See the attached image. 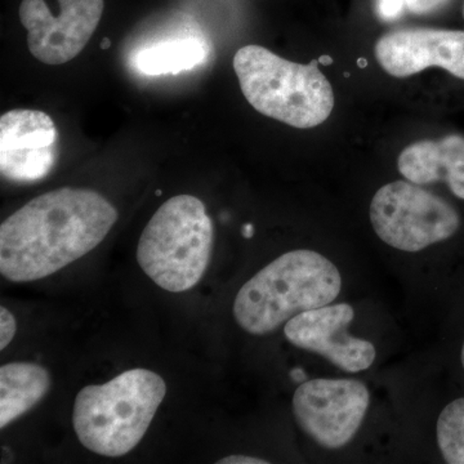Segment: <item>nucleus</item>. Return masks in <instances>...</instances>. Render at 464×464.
<instances>
[{"label":"nucleus","instance_id":"423d86ee","mask_svg":"<svg viewBox=\"0 0 464 464\" xmlns=\"http://www.w3.org/2000/svg\"><path fill=\"white\" fill-rule=\"evenodd\" d=\"M369 213L380 239L409 253L450 239L460 226L459 215L448 201L413 182L384 185L375 192Z\"/></svg>","mask_w":464,"mask_h":464},{"label":"nucleus","instance_id":"2eb2a0df","mask_svg":"<svg viewBox=\"0 0 464 464\" xmlns=\"http://www.w3.org/2000/svg\"><path fill=\"white\" fill-rule=\"evenodd\" d=\"M438 445L449 464H464V398L445 406L436 427Z\"/></svg>","mask_w":464,"mask_h":464},{"label":"nucleus","instance_id":"f8f14e48","mask_svg":"<svg viewBox=\"0 0 464 464\" xmlns=\"http://www.w3.org/2000/svg\"><path fill=\"white\" fill-rule=\"evenodd\" d=\"M399 172L415 185L447 182L451 192L464 200V137L450 134L439 141L423 140L402 150Z\"/></svg>","mask_w":464,"mask_h":464},{"label":"nucleus","instance_id":"20e7f679","mask_svg":"<svg viewBox=\"0 0 464 464\" xmlns=\"http://www.w3.org/2000/svg\"><path fill=\"white\" fill-rule=\"evenodd\" d=\"M232 65L244 97L267 118L308 130L323 124L334 109V92L316 60L295 63L249 44L235 53Z\"/></svg>","mask_w":464,"mask_h":464},{"label":"nucleus","instance_id":"b1692460","mask_svg":"<svg viewBox=\"0 0 464 464\" xmlns=\"http://www.w3.org/2000/svg\"><path fill=\"white\" fill-rule=\"evenodd\" d=\"M463 17H464V5H463Z\"/></svg>","mask_w":464,"mask_h":464},{"label":"nucleus","instance_id":"4468645a","mask_svg":"<svg viewBox=\"0 0 464 464\" xmlns=\"http://www.w3.org/2000/svg\"><path fill=\"white\" fill-rule=\"evenodd\" d=\"M208 52L199 35H176L145 45L134 54L133 63L142 75H179L201 65Z\"/></svg>","mask_w":464,"mask_h":464},{"label":"nucleus","instance_id":"4be33fe9","mask_svg":"<svg viewBox=\"0 0 464 464\" xmlns=\"http://www.w3.org/2000/svg\"><path fill=\"white\" fill-rule=\"evenodd\" d=\"M111 47V41L109 38H103L101 42V50H109Z\"/></svg>","mask_w":464,"mask_h":464},{"label":"nucleus","instance_id":"412c9836","mask_svg":"<svg viewBox=\"0 0 464 464\" xmlns=\"http://www.w3.org/2000/svg\"><path fill=\"white\" fill-rule=\"evenodd\" d=\"M241 234H243L246 239H250V237H253V235H255V226L252 224L244 225L243 228H241Z\"/></svg>","mask_w":464,"mask_h":464},{"label":"nucleus","instance_id":"6e6552de","mask_svg":"<svg viewBox=\"0 0 464 464\" xmlns=\"http://www.w3.org/2000/svg\"><path fill=\"white\" fill-rule=\"evenodd\" d=\"M57 16L44 0H23L18 16L27 32V47L45 65L74 60L91 41L102 17L103 0H57Z\"/></svg>","mask_w":464,"mask_h":464},{"label":"nucleus","instance_id":"f257e3e1","mask_svg":"<svg viewBox=\"0 0 464 464\" xmlns=\"http://www.w3.org/2000/svg\"><path fill=\"white\" fill-rule=\"evenodd\" d=\"M116 221L118 210L99 192H45L2 222L0 274L14 283L51 276L99 246Z\"/></svg>","mask_w":464,"mask_h":464},{"label":"nucleus","instance_id":"6ab92c4d","mask_svg":"<svg viewBox=\"0 0 464 464\" xmlns=\"http://www.w3.org/2000/svg\"><path fill=\"white\" fill-rule=\"evenodd\" d=\"M268 460L261 459V458L248 456H230L222 458L217 464H267Z\"/></svg>","mask_w":464,"mask_h":464},{"label":"nucleus","instance_id":"5701e85b","mask_svg":"<svg viewBox=\"0 0 464 464\" xmlns=\"http://www.w3.org/2000/svg\"><path fill=\"white\" fill-rule=\"evenodd\" d=\"M462 364H463V368H464V343H463V348H462Z\"/></svg>","mask_w":464,"mask_h":464},{"label":"nucleus","instance_id":"ddd939ff","mask_svg":"<svg viewBox=\"0 0 464 464\" xmlns=\"http://www.w3.org/2000/svg\"><path fill=\"white\" fill-rule=\"evenodd\" d=\"M51 389L47 369L34 362H9L0 368V429L38 405Z\"/></svg>","mask_w":464,"mask_h":464},{"label":"nucleus","instance_id":"9b49d317","mask_svg":"<svg viewBox=\"0 0 464 464\" xmlns=\"http://www.w3.org/2000/svg\"><path fill=\"white\" fill-rule=\"evenodd\" d=\"M375 57L395 78L436 66L464 81V32L429 27L396 30L377 42Z\"/></svg>","mask_w":464,"mask_h":464},{"label":"nucleus","instance_id":"dca6fc26","mask_svg":"<svg viewBox=\"0 0 464 464\" xmlns=\"http://www.w3.org/2000/svg\"><path fill=\"white\" fill-rule=\"evenodd\" d=\"M16 319L11 311L5 306L0 307V350L9 346L16 334Z\"/></svg>","mask_w":464,"mask_h":464},{"label":"nucleus","instance_id":"7ed1b4c3","mask_svg":"<svg viewBox=\"0 0 464 464\" xmlns=\"http://www.w3.org/2000/svg\"><path fill=\"white\" fill-rule=\"evenodd\" d=\"M166 393L163 378L141 368L84 387L72 414L79 441L99 456H125L141 442Z\"/></svg>","mask_w":464,"mask_h":464},{"label":"nucleus","instance_id":"f3484780","mask_svg":"<svg viewBox=\"0 0 464 464\" xmlns=\"http://www.w3.org/2000/svg\"><path fill=\"white\" fill-rule=\"evenodd\" d=\"M406 0H377V14L384 23H392L401 17Z\"/></svg>","mask_w":464,"mask_h":464},{"label":"nucleus","instance_id":"39448f33","mask_svg":"<svg viewBox=\"0 0 464 464\" xmlns=\"http://www.w3.org/2000/svg\"><path fill=\"white\" fill-rule=\"evenodd\" d=\"M212 249L213 224L203 201L177 195L146 225L137 246V262L161 289L182 293L200 282Z\"/></svg>","mask_w":464,"mask_h":464},{"label":"nucleus","instance_id":"1a4fd4ad","mask_svg":"<svg viewBox=\"0 0 464 464\" xmlns=\"http://www.w3.org/2000/svg\"><path fill=\"white\" fill-rule=\"evenodd\" d=\"M353 319L351 304H325L292 317L284 334L293 346L325 357L347 373H359L373 365L377 351L371 342L347 332Z\"/></svg>","mask_w":464,"mask_h":464},{"label":"nucleus","instance_id":"f03ea898","mask_svg":"<svg viewBox=\"0 0 464 464\" xmlns=\"http://www.w3.org/2000/svg\"><path fill=\"white\" fill-rule=\"evenodd\" d=\"M341 289L340 270L332 261L314 250H292L241 286L234 317L249 334H270L298 314L331 304Z\"/></svg>","mask_w":464,"mask_h":464},{"label":"nucleus","instance_id":"9d476101","mask_svg":"<svg viewBox=\"0 0 464 464\" xmlns=\"http://www.w3.org/2000/svg\"><path fill=\"white\" fill-rule=\"evenodd\" d=\"M58 130L39 110L14 109L0 118V172L8 181L33 183L56 166Z\"/></svg>","mask_w":464,"mask_h":464},{"label":"nucleus","instance_id":"0eeeda50","mask_svg":"<svg viewBox=\"0 0 464 464\" xmlns=\"http://www.w3.org/2000/svg\"><path fill=\"white\" fill-rule=\"evenodd\" d=\"M371 393L356 380H317L299 384L293 414L302 431L329 450L346 447L359 432Z\"/></svg>","mask_w":464,"mask_h":464},{"label":"nucleus","instance_id":"a211bd4d","mask_svg":"<svg viewBox=\"0 0 464 464\" xmlns=\"http://www.w3.org/2000/svg\"><path fill=\"white\" fill-rule=\"evenodd\" d=\"M450 0H406V8L417 16H426L447 5Z\"/></svg>","mask_w":464,"mask_h":464},{"label":"nucleus","instance_id":"aec40b11","mask_svg":"<svg viewBox=\"0 0 464 464\" xmlns=\"http://www.w3.org/2000/svg\"><path fill=\"white\" fill-rule=\"evenodd\" d=\"M290 377H292V380L297 382L299 384L306 382V373H304V371L302 368L293 369V371L290 372Z\"/></svg>","mask_w":464,"mask_h":464}]
</instances>
